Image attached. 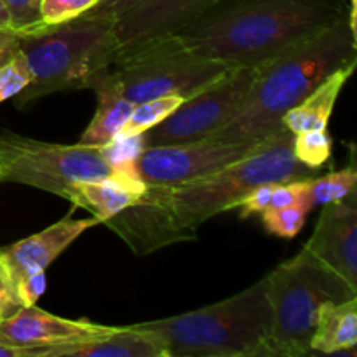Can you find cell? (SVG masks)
<instances>
[{
  "instance_id": "1",
  "label": "cell",
  "mask_w": 357,
  "mask_h": 357,
  "mask_svg": "<svg viewBox=\"0 0 357 357\" xmlns=\"http://www.w3.org/2000/svg\"><path fill=\"white\" fill-rule=\"evenodd\" d=\"M344 17L347 0H220L174 35L230 68L260 66Z\"/></svg>"
},
{
  "instance_id": "2",
  "label": "cell",
  "mask_w": 357,
  "mask_h": 357,
  "mask_svg": "<svg viewBox=\"0 0 357 357\" xmlns=\"http://www.w3.org/2000/svg\"><path fill=\"white\" fill-rule=\"evenodd\" d=\"M357 31L349 17L291 45L258 66V75L239 114L211 139L264 142L282 129L288 110L337 70L356 65Z\"/></svg>"
},
{
  "instance_id": "3",
  "label": "cell",
  "mask_w": 357,
  "mask_h": 357,
  "mask_svg": "<svg viewBox=\"0 0 357 357\" xmlns=\"http://www.w3.org/2000/svg\"><path fill=\"white\" fill-rule=\"evenodd\" d=\"M117 13V0H101L73 20L20 35L30 84L16 96L17 107L49 94L89 89L121 51L115 37Z\"/></svg>"
},
{
  "instance_id": "4",
  "label": "cell",
  "mask_w": 357,
  "mask_h": 357,
  "mask_svg": "<svg viewBox=\"0 0 357 357\" xmlns=\"http://www.w3.org/2000/svg\"><path fill=\"white\" fill-rule=\"evenodd\" d=\"M135 328L152 333L166 357H275L265 278L223 302Z\"/></svg>"
},
{
  "instance_id": "5",
  "label": "cell",
  "mask_w": 357,
  "mask_h": 357,
  "mask_svg": "<svg viewBox=\"0 0 357 357\" xmlns=\"http://www.w3.org/2000/svg\"><path fill=\"white\" fill-rule=\"evenodd\" d=\"M295 135L279 129L253 152L223 169L190 181L166 187V201L181 229L195 230L220 213L230 211L253 188L265 183L312 178L317 169L303 166L293 153Z\"/></svg>"
},
{
  "instance_id": "6",
  "label": "cell",
  "mask_w": 357,
  "mask_h": 357,
  "mask_svg": "<svg viewBox=\"0 0 357 357\" xmlns=\"http://www.w3.org/2000/svg\"><path fill=\"white\" fill-rule=\"evenodd\" d=\"M265 282L272 310L271 338L275 357L310 354L321 305L357 296V288L307 248L278 265Z\"/></svg>"
},
{
  "instance_id": "7",
  "label": "cell",
  "mask_w": 357,
  "mask_h": 357,
  "mask_svg": "<svg viewBox=\"0 0 357 357\" xmlns=\"http://www.w3.org/2000/svg\"><path fill=\"white\" fill-rule=\"evenodd\" d=\"M230 70L229 65L188 49L178 35L153 38L119 51L108 73L131 103L178 94L185 100Z\"/></svg>"
},
{
  "instance_id": "8",
  "label": "cell",
  "mask_w": 357,
  "mask_h": 357,
  "mask_svg": "<svg viewBox=\"0 0 357 357\" xmlns=\"http://www.w3.org/2000/svg\"><path fill=\"white\" fill-rule=\"evenodd\" d=\"M114 173L101 146L61 145L0 132V183H21L70 201L75 183Z\"/></svg>"
},
{
  "instance_id": "9",
  "label": "cell",
  "mask_w": 357,
  "mask_h": 357,
  "mask_svg": "<svg viewBox=\"0 0 357 357\" xmlns=\"http://www.w3.org/2000/svg\"><path fill=\"white\" fill-rule=\"evenodd\" d=\"M258 75V66H234L187 98L173 114L139 136L142 150L211 138L241 112Z\"/></svg>"
},
{
  "instance_id": "10",
  "label": "cell",
  "mask_w": 357,
  "mask_h": 357,
  "mask_svg": "<svg viewBox=\"0 0 357 357\" xmlns=\"http://www.w3.org/2000/svg\"><path fill=\"white\" fill-rule=\"evenodd\" d=\"M260 143L206 138L176 145L149 146L136 155L135 169L143 183L178 187L223 169L253 152Z\"/></svg>"
},
{
  "instance_id": "11",
  "label": "cell",
  "mask_w": 357,
  "mask_h": 357,
  "mask_svg": "<svg viewBox=\"0 0 357 357\" xmlns=\"http://www.w3.org/2000/svg\"><path fill=\"white\" fill-rule=\"evenodd\" d=\"M146 185V183H145ZM136 255H149L160 248L197 239L195 230L181 229L166 201V187L146 185L131 206L105 222Z\"/></svg>"
},
{
  "instance_id": "12",
  "label": "cell",
  "mask_w": 357,
  "mask_h": 357,
  "mask_svg": "<svg viewBox=\"0 0 357 357\" xmlns=\"http://www.w3.org/2000/svg\"><path fill=\"white\" fill-rule=\"evenodd\" d=\"M220 0H117L115 37L119 49L174 35L208 13Z\"/></svg>"
},
{
  "instance_id": "13",
  "label": "cell",
  "mask_w": 357,
  "mask_h": 357,
  "mask_svg": "<svg viewBox=\"0 0 357 357\" xmlns=\"http://www.w3.org/2000/svg\"><path fill=\"white\" fill-rule=\"evenodd\" d=\"M303 248L357 288L356 190L323 206L314 234Z\"/></svg>"
},
{
  "instance_id": "14",
  "label": "cell",
  "mask_w": 357,
  "mask_h": 357,
  "mask_svg": "<svg viewBox=\"0 0 357 357\" xmlns=\"http://www.w3.org/2000/svg\"><path fill=\"white\" fill-rule=\"evenodd\" d=\"M108 328L87 319H65L37 305H30L21 307L13 316L0 319V344L24 349L26 356L31 357L37 349L103 333Z\"/></svg>"
},
{
  "instance_id": "15",
  "label": "cell",
  "mask_w": 357,
  "mask_h": 357,
  "mask_svg": "<svg viewBox=\"0 0 357 357\" xmlns=\"http://www.w3.org/2000/svg\"><path fill=\"white\" fill-rule=\"evenodd\" d=\"M100 225L96 216L93 218H63L42 232L21 239L0 250V260L6 265L14 284L17 279L33 272L45 271L70 244L79 239L91 227Z\"/></svg>"
},
{
  "instance_id": "16",
  "label": "cell",
  "mask_w": 357,
  "mask_h": 357,
  "mask_svg": "<svg viewBox=\"0 0 357 357\" xmlns=\"http://www.w3.org/2000/svg\"><path fill=\"white\" fill-rule=\"evenodd\" d=\"M31 357H166V351L149 331L110 326L103 333L37 349Z\"/></svg>"
},
{
  "instance_id": "17",
  "label": "cell",
  "mask_w": 357,
  "mask_h": 357,
  "mask_svg": "<svg viewBox=\"0 0 357 357\" xmlns=\"http://www.w3.org/2000/svg\"><path fill=\"white\" fill-rule=\"evenodd\" d=\"M145 187L136 169H119L101 180L75 183L70 202L93 213L101 223L131 206L145 192Z\"/></svg>"
},
{
  "instance_id": "18",
  "label": "cell",
  "mask_w": 357,
  "mask_h": 357,
  "mask_svg": "<svg viewBox=\"0 0 357 357\" xmlns=\"http://www.w3.org/2000/svg\"><path fill=\"white\" fill-rule=\"evenodd\" d=\"M89 89L96 93L98 107L93 121L82 132L79 143L91 146H105L117 138L119 131L135 108V103L126 100L119 93L114 79L108 73V68L93 80Z\"/></svg>"
},
{
  "instance_id": "19",
  "label": "cell",
  "mask_w": 357,
  "mask_h": 357,
  "mask_svg": "<svg viewBox=\"0 0 357 357\" xmlns=\"http://www.w3.org/2000/svg\"><path fill=\"white\" fill-rule=\"evenodd\" d=\"M357 344V296L345 302H328L317 314L316 331L310 340V352L351 354L356 357Z\"/></svg>"
},
{
  "instance_id": "20",
  "label": "cell",
  "mask_w": 357,
  "mask_h": 357,
  "mask_svg": "<svg viewBox=\"0 0 357 357\" xmlns=\"http://www.w3.org/2000/svg\"><path fill=\"white\" fill-rule=\"evenodd\" d=\"M354 68L356 65H349L324 79L309 96L303 98L296 107L286 112L282 117V128H286L293 135L310 131V129H326L338 94L342 93Z\"/></svg>"
},
{
  "instance_id": "21",
  "label": "cell",
  "mask_w": 357,
  "mask_h": 357,
  "mask_svg": "<svg viewBox=\"0 0 357 357\" xmlns=\"http://www.w3.org/2000/svg\"><path fill=\"white\" fill-rule=\"evenodd\" d=\"M185 101L183 96L178 94H169V96L153 98V100L142 101L136 103L132 112L129 114L128 121L122 126L119 131L117 138L114 142H121V139H131L136 136H142L143 132L149 131L150 128L162 122L169 114H173L178 107Z\"/></svg>"
},
{
  "instance_id": "22",
  "label": "cell",
  "mask_w": 357,
  "mask_h": 357,
  "mask_svg": "<svg viewBox=\"0 0 357 357\" xmlns=\"http://www.w3.org/2000/svg\"><path fill=\"white\" fill-rule=\"evenodd\" d=\"M357 173L354 166L340 171H331L324 176H314L309 180V202L312 208L324 206L328 202L340 201L356 190Z\"/></svg>"
},
{
  "instance_id": "23",
  "label": "cell",
  "mask_w": 357,
  "mask_h": 357,
  "mask_svg": "<svg viewBox=\"0 0 357 357\" xmlns=\"http://www.w3.org/2000/svg\"><path fill=\"white\" fill-rule=\"evenodd\" d=\"M333 152V142L326 129H310L295 135L293 138V153L303 166L310 169H319L330 160Z\"/></svg>"
},
{
  "instance_id": "24",
  "label": "cell",
  "mask_w": 357,
  "mask_h": 357,
  "mask_svg": "<svg viewBox=\"0 0 357 357\" xmlns=\"http://www.w3.org/2000/svg\"><path fill=\"white\" fill-rule=\"evenodd\" d=\"M310 209L305 204H291L284 206V208L275 209H265L261 213V223H264L265 230L275 237H282V239H293L298 236L302 227L305 225L307 215Z\"/></svg>"
},
{
  "instance_id": "25",
  "label": "cell",
  "mask_w": 357,
  "mask_h": 357,
  "mask_svg": "<svg viewBox=\"0 0 357 357\" xmlns=\"http://www.w3.org/2000/svg\"><path fill=\"white\" fill-rule=\"evenodd\" d=\"M101 0H42L40 16L45 26L73 20L93 9Z\"/></svg>"
},
{
  "instance_id": "26",
  "label": "cell",
  "mask_w": 357,
  "mask_h": 357,
  "mask_svg": "<svg viewBox=\"0 0 357 357\" xmlns=\"http://www.w3.org/2000/svg\"><path fill=\"white\" fill-rule=\"evenodd\" d=\"M42 0H3L10 16V28L20 35L45 26L40 16Z\"/></svg>"
},
{
  "instance_id": "27",
  "label": "cell",
  "mask_w": 357,
  "mask_h": 357,
  "mask_svg": "<svg viewBox=\"0 0 357 357\" xmlns=\"http://www.w3.org/2000/svg\"><path fill=\"white\" fill-rule=\"evenodd\" d=\"M30 84V72L23 54L17 52L10 61L0 66V103L16 98Z\"/></svg>"
},
{
  "instance_id": "28",
  "label": "cell",
  "mask_w": 357,
  "mask_h": 357,
  "mask_svg": "<svg viewBox=\"0 0 357 357\" xmlns=\"http://www.w3.org/2000/svg\"><path fill=\"white\" fill-rule=\"evenodd\" d=\"M275 183H265L260 187L253 188L251 192H248L243 199L236 204L234 209H239V218H250L253 215H261L265 209H268L271 204V195L272 188Z\"/></svg>"
},
{
  "instance_id": "29",
  "label": "cell",
  "mask_w": 357,
  "mask_h": 357,
  "mask_svg": "<svg viewBox=\"0 0 357 357\" xmlns=\"http://www.w3.org/2000/svg\"><path fill=\"white\" fill-rule=\"evenodd\" d=\"M14 286H16V293L21 305H37V300L45 291V271H38L33 272V274L24 275V278L17 279Z\"/></svg>"
},
{
  "instance_id": "30",
  "label": "cell",
  "mask_w": 357,
  "mask_h": 357,
  "mask_svg": "<svg viewBox=\"0 0 357 357\" xmlns=\"http://www.w3.org/2000/svg\"><path fill=\"white\" fill-rule=\"evenodd\" d=\"M21 302L17 298L16 286H14L13 278L7 272L6 265L0 260V319L13 316L16 310L21 309Z\"/></svg>"
},
{
  "instance_id": "31",
  "label": "cell",
  "mask_w": 357,
  "mask_h": 357,
  "mask_svg": "<svg viewBox=\"0 0 357 357\" xmlns=\"http://www.w3.org/2000/svg\"><path fill=\"white\" fill-rule=\"evenodd\" d=\"M20 52V33L13 28L0 30V66L14 58Z\"/></svg>"
},
{
  "instance_id": "32",
  "label": "cell",
  "mask_w": 357,
  "mask_h": 357,
  "mask_svg": "<svg viewBox=\"0 0 357 357\" xmlns=\"http://www.w3.org/2000/svg\"><path fill=\"white\" fill-rule=\"evenodd\" d=\"M0 357H28L24 349L13 347V345L0 344Z\"/></svg>"
},
{
  "instance_id": "33",
  "label": "cell",
  "mask_w": 357,
  "mask_h": 357,
  "mask_svg": "<svg viewBox=\"0 0 357 357\" xmlns=\"http://www.w3.org/2000/svg\"><path fill=\"white\" fill-rule=\"evenodd\" d=\"M3 28H10V16L3 0H0V30Z\"/></svg>"
}]
</instances>
